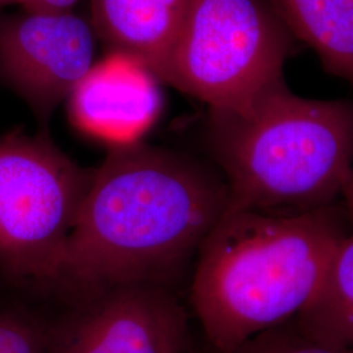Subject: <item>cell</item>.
I'll use <instances>...</instances> for the list:
<instances>
[{"mask_svg": "<svg viewBox=\"0 0 353 353\" xmlns=\"http://www.w3.org/2000/svg\"><path fill=\"white\" fill-rule=\"evenodd\" d=\"M94 41L74 12L0 16V79L46 125L92 70Z\"/></svg>", "mask_w": 353, "mask_h": 353, "instance_id": "cell-6", "label": "cell"}, {"mask_svg": "<svg viewBox=\"0 0 353 353\" xmlns=\"http://www.w3.org/2000/svg\"><path fill=\"white\" fill-rule=\"evenodd\" d=\"M11 3H14V0H0V7H3L6 4H11Z\"/></svg>", "mask_w": 353, "mask_h": 353, "instance_id": "cell-15", "label": "cell"}, {"mask_svg": "<svg viewBox=\"0 0 353 353\" xmlns=\"http://www.w3.org/2000/svg\"><path fill=\"white\" fill-rule=\"evenodd\" d=\"M325 70L353 87V0H267Z\"/></svg>", "mask_w": 353, "mask_h": 353, "instance_id": "cell-9", "label": "cell"}, {"mask_svg": "<svg viewBox=\"0 0 353 353\" xmlns=\"http://www.w3.org/2000/svg\"><path fill=\"white\" fill-rule=\"evenodd\" d=\"M204 147L228 211L300 214L339 203L353 168V100H314L284 79L245 114L208 110Z\"/></svg>", "mask_w": 353, "mask_h": 353, "instance_id": "cell-3", "label": "cell"}, {"mask_svg": "<svg viewBox=\"0 0 353 353\" xmlns=\"http://www.w3.org/2000/svg\"><path fill=\"white\" fill-rule=\"evenodd\" d=\"M228 205L225 179L211 161L119 143L92 169L55 288L81 297L127 284L172 288Z\"/></svg>", "mask_w": 353, "mask_h": 353, "instance_id": "cell-1", "label": "cell"}, {"mask_svg": "<svg viewBox=\"0 0 353 353\" xmlns=\"http://www.w3.org/2000/svg\"><path fill=\"white\" fill-rule=\"evenodd\" d=\"M223 353H353V350L338 348L316 341L303 332L296 319H292Z\"/></svg>", "mask_w": 353, "mask_h": 353, "instance_id": "cell-11", "label": "cell"}, {"mask_svg": "<svg viewBox=\"0 0 353 353\" xmlns=\"http://www.w3.org/2000/svg\"><path fill=\"white\" fill-rule=\"evenodd\" d=\"M190 0H90L96 37L168 84Z\"/></svg>", "mask_w": 353, "mask_h": 353, "instance_id": "cell-8", "label": "cell"}, {"mask_svg": "<svg viewBox=\"0 0 353 353\" xmlns=\"http://www.w3.org/2000/svg\"><path fill=\"white\" fill-rule=\"evenodd\" d=\"M293 43L267 0H190L168 84L208 110L248 113L284 79Z\"/></svg>", "mask_w": 353, "mask_h": 353, "instance_id": "cell-5", "label": "cell"}, {"mask_svg": "<svg viewBox=\"0 0 353 353\" xmlns=\"http://www.w3.org/2000/svg\"><path fill=\"white\" fill-rule=\"evenodd\" d=\"M351 232L341 203L300 214H224L198 252L190 292L216 353L301 314Z\"/></svg>", "mask_w": 353, "mask_h": 353, "instance_id": "cell-2", "label": "cell"}, {"mask_svg": "<svg viewBox=\"0 0 353 353\" xmlns=\"http://www.w3.org/2000/svg\"><path fill=\"white\" fill-rule=\"evenodd\" d=\"M83 300L48 335V353H186V314L172 288L127 284Z\"/></svg>", "mask_w": 353, "mask_h": 353, "instance_id": "cell-7", "label": "cell"}, {"mask_svg": "<svg viewBox=\"0 0 353 353\" xmlns=\"http://www.w3.org/2000/svg\"><path fill=\"white\" fill-rule=\"evenodd\" d=\"M92 169L48 135L0 137V272L13 284L54 287Z\"/></svg>", "mask_w": 353, "mask_h": 353, "instance_id": "cell-4", "label": "cell"}, {"mask_svg": "<svg viewBox=\"0 0 353 353\" xmlns=\"http://www.w3.org/2000/svg\"><path fill=\"white\" fill-rule=\"evenodd\" d=\"M339 203H341L344 212L347 214L353 230V168L350 176L347 178V181H345V183H344V186H343V190H341Z\"/></svg>", "mask_w": 353, "mask_h": 353, "instance_id": "cell-14", "label": "cell"}, {"mask_svg": "<svg viewBox=\"0 0 353 353\" xmlns=\"http://www.w3.org/2000/svg\"><path fill=\"white\" fill-rule=\"evenodd\" d=\"M79 0H14L16 4L28 12H72Z\"/></svg>", "mask_w": 353, "mask_h": 353, "instance_id": "cell-13", "label": "cell"}, {"mask_svg": "<svg viewBox=\"0 0 353 353\" xmlns=\"http://www.w3.org/2000/svg\"><path fill=\"white\" fill-rule=\"evenodd\" d=\"M294 319L316 341L353 350V230L341 242L316 299Z\"/></svg>", "mask_w": 353, "mask_h": 353, "instance_id": "cell-10", "label": "cell"}, {"mask_svg": "<svg viewBox=\"0 0 353 353\" xmlns=\"http://www.w3.org/2000/svg\"><path fill=\"white\" fill-rule=\"evenodd\" d=\"M0 353H48L46 334L23 313L0 306Z\"/></svg>", "mask_w": 353, "mask_h": 353, "instance_id": "cell-12", "label": "cell"}]
</instances>
